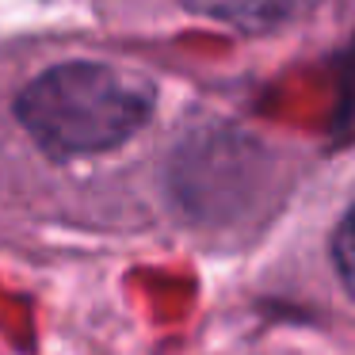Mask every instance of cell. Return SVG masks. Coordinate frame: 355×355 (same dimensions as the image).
Returning <instances> with one entry per match:
<instances>
[{"label":"cell","mask_w":355,"mask_h":355,"mask_svg":"<svg viewBox=\"0 0 355 355\" xmlns=\"http://www.w3.org/2000/svg\"><path fill=\"white\" fill-rule=\"evenodd\" d=\"M153 115V92L111 65L65 62L39 73L16 100V119L58 161L92 157L130 141Z\"/></svg>","instance_id":"6da1fadb"},{"label":"cell","mask_w":355,"mask_h":355,"mask_svg":"<svg viewBox=\"0 0 355 355\" xmlns=\"http://www.w3.org/2000/svg\"><path fill=\"white\" fill-rule=\"evenodd\" d=\"M195 16L218 19L237 31H268L291 12V0H184Z\"/></svg>","instance_id":"7a4b0ae2"},{"label":"cell","mask_w":355,"mask_h":355,"mask_svg":"<svg viewBox=\"0 0 355 355\" xmlns=\"http://www.w3.org/2000/svg\"><path fill=\"white\" fill-rule=\"evenodd\" d=\"M332 260H336V271L344 279L347 294L355 298V199L347 202L344 218H340L336 233H332Z\"/></svg>","instance_id":"3957f363"}]
</instances>
